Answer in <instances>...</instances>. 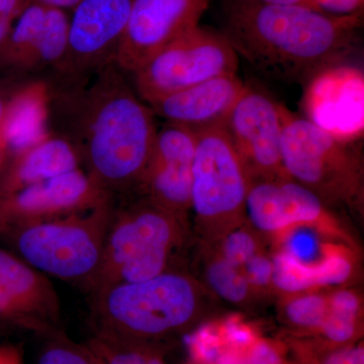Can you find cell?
<instances>
[{
	"label": "cell",
	"instance_id": "1",
	"mask_svg": "<svg viewBox=\"0 0 364 364\" xmlns=\"http://www.w3.org/2000/svg\"><path fill=\"white\" fill-rule=\"evenodd\" d=\"M126 75L112 62L85 85H50L53 133L70 141L86 173L112 196L139 188L158 131Z\"/></svg>",
	"mask_w": 364,
	"mask_h": 364
},
{
	"label": "cell",
	"instance_id": "2",
	"mask_svg": "<svg viewBox=\"0 0 364 364\" xmlns=\"http://www.w3.org/2000/svg\"><path fill=\"white\" fill-rule=\"evenodd\" d=\"M222 30L238 58L272 80L305 85L355 51L363 16H333L303 6L223 0Z\"/></svg>",
	"mask_w": 364,
	"mask_h": 364
},
{
	"label": "cell",
	"instance_id": "3",
	"mask_svg": "<svg viewBox=\"0 0 364 364\" xmlns=\"http://www.w3.org/2000/svg\"><path fill=\"white\" fill-rule=\"evenodd\" d=\"M193 284L176 273L107 287L93 294L95 334L155 343L193 320Z\"/></svg>",
	"mask_w": 364,
	"mask_h": 364
},
{
	"label": "cell",
	"instance_id": "4",
	"mask_svg": "<svg viewBox=\"0 0 364 364\" xmlns=\"http://www.w3.org/2000/svg\"><path fill=\"white\" fill-rule=\"evenodd\" d=\"M114 198L97 207L11 231L23 259L44 274L90 289L114 212Z\"/></svg>",
	"mask_w": 364,
	"mask_h": 364
},
{
	"label": "cell",
	"instance_id": "5",
	"mask_svg": "<svg viewBox=\"0 0 364 364\" xmlns=\"http://www.w3.org/2000/svg\"><path fill=\"white\" fill-rule=\"evenodd\" d=\"M174 215L151 202L119 212L114 208L91 294L164 272L176 238Z\"/></svg>",
	"mask_w": 364,
	"mask_h": 364
},
{
	"label": "cell",
	"instance_id": "6",
	"mask_svg": "<svg viewBox=\"0 0 364 364\" xmlns=\"http://www.w3.org/2000/svg\"><path fill=\"white\" fill-rule=\"evenodd\" d=\"M239 58L219 31L196 26L155 53L131 74V83L147 105L210 79L236 74Z\"/></svg>",
	"mask_w": 364,
	"mask_h": 364
},
{
	"label": "cell",
	"instance_id": "7",
	"mask_svg": "<svg viewBox=\"0 0 364 364\" xmlns=\"http://www.w3.org/2000/svg\"><path fill=\"white\" fill-rule=\"evenodd\" d=\"M282 162L291 181L320 193L348 198L358 188L353 147L282 105Z\"/></svg>",
	"mask_w": 364,
	"mask_h": 364
},
{
	"label": "cell",
	"instance_id": "8",
	"mask_svg": "<svg viewBox=\"0 0 364 364\" xmlns=\"http://www.w3.org/2000/svg\"><path fill=\"white\" fill-rule=\"evenodd\" d=\"M134 0H81L69 23L68 44L54 69L55 87H78L116 59Z\"/></svg>",
	"mask_w": 364,
	"mask_h": 364
},
{
	"label": "cell",
	"instance_id": "9",
	"mask_svg": "<svg viewBox=\"0 0 364 364\" xmlns=\"http://www.w3.org/2000/svg\"><path fill=\"white\" fill-rule=\"evenodd\" d=\"M282 107L260 88L246 85L223 127L249 181L289 178L282 162Z\"/></svg>",
	"mask_w": 364,
	"mask_h": 364
},
{
	"label": "cell",
	"instance_id": "10",
	"mask_svg": "<svg viewBox=\"0 0 364 364\" xmlns=\"http://www.w3.org/2000/svg\"><path fill=\"white\" fill-rule=\"evenodd\" d=\"M249 179L224 128L196 133L191 205L203 218L235 214L245 205Z\"/></svg>",
	"mask_w": 364,
	"mask_h": 364
},
{
	"label": "cell",
	"instance_id": "11",
	"mask_svg": "<svg viewBox=\"0 0 364 364\" xmlns=\"http://www.w3.org/2000/svg\"><path fill=\"white\" fill-rule=\"evenodd\" d=\"M80 168L0 198V235L35 223L86 212L112 198Z\"/></svg>",
	"mask_w": 364,
	"mask_h": 364
},
{
	"label": "cell",
	"instance_id": "12",
	"mask_svg": "<svg viewBox=\"0 0 364 364\" xmlns=\"http://www.w3.org/2000/svg\"><path fill=\"white\" fill-rule=\"evenodd\" d=\"M210 0H134L114 63L134 73L155 53L198 26Z\"/></svg>",
	"mask_w": 364,
	"mask_h": 364
},
{
	"label": "cell",
	"instance_id": "13",
	"mask_svg": "<svg viewBox=\"0 0 364 364\" xmlns=\"http://www.w3.org/2000/svg\"><path fill=\"white\" fill-rule=\"evenodd\" d=\"M306 119L345 142H359L364 133V74L342 62L326 67L304 85Z\"/></svg>",
	"mask_w": 364,
	"mask_h": 364
},
{
	"label": "cell",
	"instance_id": "14",
	"mask_svg": "<svg viewBox=\"0 0 364 364\" xmlns=\"http://www.w3.org/2000/svg\"><path fill=\"white\" fill-rule=\"evenodd\" d=\"M196 133L166 123L158 129L152 155L139 188L148 200L177 214L191 205Z\"/></svg>",
	"mask_w": 364,
	"mask_h": 364
},
{
	"label": "cell",
	"instance_id": "15",
	"mask_svg": "<svg viewBox=\"0 0 364 364\" xmlns=\"http://www.w3.org/2000/svg\"><path fill=\"white\" fill-rule=\"evenodd\" d=\"M236 74L205 81L148 105L166 123L200 132L223 128L237 100L245 90Z\"/></svg>",
	"mask_w": 364,
	"mask_h": 364
},
{
	"label": "cell",
	"instance_id": "16",
	"mask_svg": "<svg viewBox=\"0 0 364 364\" xmlns=\"http://www.w3.org/2000/svg\"><path fill=\"white\" fill-rule=\"evenodd\" d=\"M245 207L251 221L263 231L316 221L323 213L321 198L289 178L249 182Z\"/></svg>",
	"mask_w": 364,
	"mask_h": 364
},
{
	"label": "cell",
	"instance_id": "17",
	"mask_svg": "<svg viewBox=\"0 0 364 364\" xmlns=\"http://www.w3.org/2000/svg\"><path fill=\"white\" fill-rule=\"evenodd\" d=\"M80 162L70 141L50 132L39 142L7 157L0 168V198L77 169Z\"/></svg>",
	"mask_w": 364,
	"mask_h": 364
},
{
	"label": "cell",
	"instance_id": "18",
	"mask_svg": "<svg viewBox=\"0 0 364 364\" xmlns=\"http://www.w3.org/2000/svg\"><path fill=\"white\" fill-rule=\"evenodd\" d=\"M49 104L50 86L45 80L26 83L11 95L0 124L7 157L31 147L50 133L46 126Z\"/></svg>",
	"mask_w": 364,
	"mask_h": 364
},
{
	"label": "cell",
	"instance_id": "19",
	"mask_svg": "<svg viewBox=\"0 0 364 364\" xmlns=\"http://www.w3.org/2000/svg\"><path fill=\"white\" fill-rule=\"evenodd\" d=\"M0 287L36 318L58 329L61 305L56 289L44 273L0 249Z\"/></svg>",
	"mask_w": 364,
	"mask_h": 364
},
{
	"label": "cell",
	"instance_id": "20",
	"mask_svg": "<svg viewBox=\"0 0 364 364\" xmlns=\"http://www.w3.org/2000/svg\"><path fill=\"white\" fill-rule=\"evenodd\" d=\"M272 279L282 291H305L316 286H334L344 282L351 273L349 261L332 255L318 264L301 262L289 253H282L272 262Z\"/></svg>",
	"mask_w": 364,
	"mask_h": 364
},
{
	"label": "cell",
	"instance_id": "21",
	"mask_svg": "<svg viewBox=\"0 0 364 364\" xmlns=\"http://www.w3.org/2000/svg\"><path fill=\"white\" fill-rule=\"evenodd\" d=\"M47 7L30 4L14 23L0 51V68L25 72L44 26Z\"/></svg>",
	"mask_w": 364,
	"mask_h": 364
},
{
	"label": "cell",
	"instance_id": "22",
	"mask_svg": "<svg viewBox=\"0 0 364 364\" xmlns=\"http://www.w3.org/2000/svg\"><path fill=\"white\" fill-rule=\"evenodd\" d=\"M69 20L65 11L47 9L44 26L41 31L37 46L26 67L28 72H40L59 65L65 55L68 44Z\"/></svg>",
	"mask_w": 364,
	"mask_h": 364
},
{
	"label": "cell",
	"instance_id": "23",
	"mask_svg": "<svg viewBox=\"0 0 364 364\" xmlns=\"http://www.w3.org/2000/svg\"><path fill=\"white\" fill-rule=\"evenodd\" d=\"M87 345L104 364H166L154 343L149 342L95 334Z\"/></svg>",
	"mask_w": 364,
	"mask_h": 364
},
{
	"label": "cell",
	"instance_id": "24",
	"mask_svg": "<svg viewBox=\"0 0 364 364\" xmlns=\"http://www.w3.org/2000/svg\"><path fill=\"white\" fill-rule=\"evenodd\" d=\"M359 301L350 291H339L332 299L331 310L327 313L323 325V334L331 343H348L356 334V317Z\"/></svg>",
	"mask_w": 364,
	"mask_h": 364
},
{
	"label": "cell",
	"instance_id": "25",
	"mask_svg": "<svg viewBox=\"0 0 364 364\" xmlns=\"http://www.w3.org/2000/svg\"><path fill=\"white\" fill-rule=\"evenodd\" d=\"M46 337L37 364H104L87 343H75L60 330Z\"/></svg>",
	"mask_w": 364,
	"mask_h": 364
},
{
	"label": "cell",
	"instance_id": "26",
	"mask_svg": "<svg viewBox=\"0 0 364 364\" xmlns=\"http://www.w3.org/2000/svg\"><path fill=\"white\" fill-rule=\"evenodd\" d=\"M191 360L195 364H214L226 350L222 333L212 326H203L186 337Z\"/></svg>",
	"mask_w": 364,
	"mask_h": 364
},
{
	"label": "cell",
	"instance_id": "27",
	"mask_svg": "<svg viewBox=\"0 0 364 364\" xmlns=\"http://www.w3.org/2000/svg\"><path fill=\"white\" fill-rule=\"evenodd\" d=\"M208 279L215 293L227 301L237 303L247 294V282L226 260L214 263L208 269Z\"/></svg>",
	"mask_w": 364,
	"mask_h": 364
},
{
	"label": "cell",
	"instance_id": "28",
	"mask_svg": "<svg viewBox=\"0 0 364 364\" xmlns=\"http://www.w3.org/2000/svg\"><path fill=\"white\" fill-rule=\"evenodd\" d=\"M0 318L23 329L39 333L44 336L59 331V329L50 327L33 316L2 287H0Z\"/></svg>",
	"mask_w": 364,
	"mask_h": 364
},
{
	"label": "cell",
	"instance_id": "29",
	"mask_svg": "<svg viewBox=\"0 0 364 364\" xmlns=\"http://www.w3.org/2000/svg\"><path fill=\"white\" fill-rule=\"evenodd\" d=\"M328 310L325 299L318 296H306L294 299L287 306V318L303 328H321Z\"/></svg>",
	"mask_w": 364,
	"mask_h": 364
},
{
	"label": "cell",
	"instance_id": "30",
	"mask_svg": "<svg viewBox=\"0 0 364 364\" xmlns=\"http://www.w3.org/2000/svg\"><path fill=\"white\" fill-rule=\"evenodd\" d=\"M225 258L233 267L246 264L255 254V242L245 232H235L225 243Z\"/></svg>",
	"mask_w": 364,
	"mask_h": 364
},
{
	"label": "cell",
	"instance_id": "31",
	"mask_svg": "<svg viewBox=\"0 0 364 364\" xmlns=\"http://www.w3.org/2000/svg\"><path fill=\"white\" fill-rule=\"evenodd\" d=\"M30 4L28 0H0V51L11 35L14 21Z\"/></svg>",
	"mask_w": 364,
	"mask_h": 364
},
{
	"label": "cell",
	"instance_id": "32",
	"mask_svg": "<svg viewBox=\"0 0 364 364\" xmlns=\"http://www.w3.org/2000/svg\"><path fill=\"white\" fill-rule=\"evenodd\" d=\"M317 250V240L309 232H296L287 242V252L301 262L310 263Z\"/></svg>",
	"mask_w": 364,
	"mask_h": 364
},
{
	"label": "cell",
	"instance_id": "33",
	"mask_svg": "<svg viewBox=\"0 0 364 364\" xmlns=\"http://www.w3.org/2000/svg\"><path fill=\"white\" fill-rule=\"evenodd\" d=\"M228 348L242 352V349L248 348L255 342L252 331L239 321L230 318L225 324L224 332H222Z\"/></svg>",
	"mask_w": 364,
	"mask_h": 364
},
{
	"label": "cell",
	"instance_id": "34",
	"mask_svg": "<svg viewBox=\"0 0 364 364\" xmlns=\"http://www.w3.org/2000/svg\"><path fill=\"white\" fill-rule=\"evenodd\" d=\"M318 11L333 16H363L364 0H311Z\"/></svg>",
	"mask_w": 364,
	"mask_h": 364
},
{
	"label": "cell",
	"instance_id": "35",
	"mask_svg": "<svg viewBox=\"0 0 364 364\" xmlns=\"http://www.w3.org/2000/svg\"><path fill=\"white\" fill-rule=\"evenodd\" d=\"M249 282L257 286H265L272 279L273 265L267 258L254 255L246 263Z\"/></svg>",
	"mask_w": 364,
	"mask_h": 364
},
{
	"label": "cell",
	"instance_id": "36",
	"mask_svg": "<svg viewBox=\"0 0 364 364\" xmlns=\"http://www.w3.org/2000/svg\"><path fill=\"white\" fill-rule=\"evenodd\" d=\"M245 356L249 364H284L279 351L265 341L254 342Z\"/></svg>",
	"mask_w": 364,
	"mask_h": 364
},
{
	"label": "cell",
	"instance_id": "37",
	"mask_svg": "<svg viewBox=\"0 0 364 364\" xmlns=\"http://www.w3.org/2000/svg\"><path fill=\"white\" fill-rule=\"evenodd\" d=\"M321 364H364L363 345L344 346L326 354Z\"/></svg>",
	"mask_w": 364,
	"mask_h": 364
},
{
	"label": "cell",
	"instance_id": "38",
	"mask_svg": "<svg viewBox=\"0 0 364 364\" xmlns=\"http://www.w3.org/2000/svg\"><path fill=\"white\" fill-rule=\"evenodd\" d=\"M31 4H38V6L47 7V9H74L81 0H28Z\"/></svg>",
	"mask_w": 364,
	"mask_h": 364
},
{
	"label": "cell",
	"instance_id": "39",
	"mask_svg": "<svg viewBox=\"0 0 364 364\" xmlns=\"http://www.w3.org/2000/svg\"><path fill=\"white\" fill-rule=\"evenodd\" d=\"M214 364H249L245 354L227 348Z\"/></svg>",
	"mask_w": 364,
	"mask_h": 364
},
{
	"label": "cell",
	"instance_id": "40",
	"mask_svg": "<svg viewBox=\"0 0 364 364\" xmlns=\"http://www.w3.org/2000/svg\"><path fill=\"white\" fill-rule=\"evenodd\" d=\"M256 1L272 4H294V6H303L316 9L311 0H256ZM316 11H318V9H316Z\"/></svg>",
	"mask_w": 364,
	"mask_h": 364
},
{
	"label": "cell",
	"instance_id": "41",
	"mask_svg": "<svg viewBox=\"0 0 364 364\" xmlns=\"http://www.w3.org/2000/svg\"><path fill=\"white\" fill-rule=\"evenodd\" d=\"M4 364H23V363H21L20 353H18V351L16 350V348H14V347H11V350L9 352Z\"/></svg>",
	"mask_w": 364,
	"mask_h": 364
},
{
	"label": "cell",
	"instance_id": "42",
	"mask_svg": "<svg viewBox=\"0 0 364 364\" xmlns=\"http://www.w3.org/2000/svg\"><path fill=\"white\" fill-rule=\"evenodd\" d=\"M7 159V148L6 141L2 138L1 134H0V168L4 166V162Z\"/></svg>",
	"mask_w": 364,
	"mask_h": 364
},
{
	"label": "cell",
	"instance_id": "43",
	"mask_svg": "<svg viewBox=\"0 0 364 364\" xmlns=\"http://www.w3.org/2000/svg\"><path fill=\"white\" fill-rule=\"evenodd\" d=\"M9 98L4 97L1 92H0V124L2 123L4 119V114H6L7 102H9Z\"/></svg>",
	"mask_w": 364,
	"mask_h": 364
},
{
	"label": "cell",
	"instance_id": "44",
	"mask_svg": "<svg viewBox=\"0 0 364 364\" xmlns=\"http://www.w3.org/2000/svg\"><path fill=\"white\" fill-rule=\"evenodd\" d=\"M11 347L9 346H0V364H4L6 363L7 356H9V352H11Z\"/></svg>",
	"mask_w": 364,
	"mask_h": 364
}]
</instances>
